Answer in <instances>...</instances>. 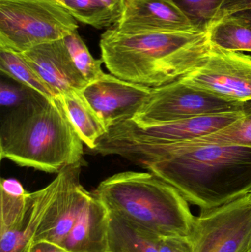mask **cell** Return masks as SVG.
<instances>
[{"mask_svg": "<svg viewBox=\"0 0 251 252\" xmlns=\"http://www.w3.org/2000/svg\"><path fill=\"white\" fill-rule=\"evenodd\" d=\"M102 60L112 75L159 88L187 76L207 59L209 32H122L111 27L100 37Z\"/></svg>", "mask_w": 251, "mask_h": 252, "instance_id": "6da1fadb", "label": "cell"}, {"mask_svg": "<svg viewBox=\"0 0 251 252\" xmlns=\"http://www.w3.org/2000/svg\"><path fill=\"white\" fill-rule=\"evenodd\" d=\"M141 166L202 210L221 207L251 192L250 147L178 148L159 153Z\"/></svg>", "mask_w": 251, "mask_h": 252, "instance_id": "7a4b0ae2", "label": "cell"}, {"mask_svg": "<svg viewBox=\"0 0 251 252\" xmlns=\"http://www.w3.org/2000/svg\"><path fill=\"white\" fill-rule=\"evenodd\" d=\"M1 159L47 173L82 164L84 142L59 96L32 91L2 122Z\"/></svg>", "mask_w": 251, "mask_h": 252, "instance_id": "3957f363", "label": "cell"}, {"mask_svg": "<svg viewBox=\"0 0 251 252\" xmlns=\"http://www.w3.org/2000/svg\"><path fill=\"white\" fill-rule=\"evenodd\" d=\"M93 192L109 213L156 235L190 237L193 233L195 216L187 200L150 172L116 173Z\"/></svg>", "mask_w": 251, "mask_h": 252, "instance_id": "277c9868", "label": "cell"}, {"mask_svg": "<svg viewBox=\"0 0 251 252\" xmlns=\"http://www.w3.org/2000/svg\"><path fill=\"white\" fill-rule=\"evenodd\" d=\"M78 28L56 0H0V47L24 53L63 39Z\"/></svg>", "mask_w": 251, "mask_h": 252, "instance_id": "5b68a950", "label": "cell"}, {"mask_svg": "<svg viewBox=\"0 0 251 252\" xmlns=\"http://www.w3.org/2000/svg\"><path fill=\"white\" fill-rule=\"evenodd\" d=\"M243 112L199 117L175 122L140 126L131 120L111 127L91 150L104 155L113 148L130 145H165L188 142L215 133L243 118Z\"/></svg>", "mask_w": 251, "mask_h": 252, "instance_id": "8992f818", "label": "cell"}, {"mask_svg": "<svg viewBox=\"0 0 251 252\" xmlns=\"http://www.w3.org/2000/svg\"><path fill=\"white\" fill-rule=\"evenodd\" d=\"M245 103H236L178 81L152 93L131 121L137 126L156 125L220 114L243 112Z\"/></svg>", "mask_w": 251, "mask_h": 252, "instance_id": "52a82bcc", "label": "cell"}, {"mask_svg": "<svg viewBox=\"0 0 251 252\" xmlns=\"http://www.w3.org/2000/svg\"><path fill=\"white\" fill-rule=\"evenodd\" d=\"M193 252H249L251 242V192L195 217Z\"/></svg>", "mask_w": 251, "mask_h": 252, "instance_id": "ba28073f", "label": "cell"}, {"mask_svg": "<svg viewBox=\"0 0 251 252\" xmlns=\"http://www.w3.org/2000/svg\"><path fill=\"white\" fill-rule=\"evenodd\" d=\"M180 81L228 101H251V56L212 46L206 61Z\"/></svg>", "mask_w": 251, "mask_h": 252, "instance_id": "9c48e42d", "label": "cell"}, {"mask_svg": "<svg viewBox=\"0 0 251 252\" xmlns=\"http://www.w3.org/2000/svg\"><path fill=\"white\" fill-rule=\"evenodd\" d=\"M81 164L61 170L49 184L50 201L31 244L45 241L63 245L92 195L80 182Z\"/></svg>", "mask_w": 251, "mask_h": 252, "instance_id": "30bf717a", "label": "cell"}, {"mask_svg": "<svg viewBox=\"0 0 251 252\" xmlns=\"http://www.w3.org/2000/svg\"><path fill=\"white\" fill-rule=\"evenodd\" d=\"M152 89L105 73L81 91L109 130L132 120L151 94Z\"/></svg>", "mask_w": 251, "mask_h": 252, "instance_id": "8fae6325", "label": "cell"}, {"mask_svg": "<svg viewBox=\"0 0 251 252\" xmlns=\"http://www.w3.org/2000/svg\"><path fill=\"white\" fill-rule=\"evenodd\" d=\"M113 28L122 32H196L171 0H121Z\"/></svg>", "mask_w": 251, "mask_h": 252, "instance_id": "7c38bea8", "label": "cell"}, {"mask_svg": "<svg viewBox=\"0 0 251 252\" xmlns=\"http://www.w3.org/2000/svg\"><path fill=\"white\" fill-rule=\"evenodd\" d=\"M21 53L56 96L82 90L88 84L74 65L63 39Z\"/></svg>", "mask_w": 251, "mask_h": 252, "instance_id": "4fadbf2b", "label": "cell"}, {"mask_svg": "<svg viewBox=\"0 0 251 252\" xmlns=\"http://www.w3.org/2000/svg\"><path fill=\"white\" fill-rule=\"evenodd\" d=\"M108 252H193L190 237L162 236L109 213Z\"/></svg>", "mask_w": 251, "mask_h": 252, "instance_id": "5bb4252c", "label": "cell"}, {"mask_svg": "<svg viewBox=\"0 0 251 252\" xmlns=\"http://www.w3.org/2000/svg\"><path fill=\"white\" fill-rule=\"evenodd\" d=\"M109 212L92 192L62 247L69 252H108Z\"/></svg>", "mask_w": 251, "mask_h": 252, "instance_id": "9a60e30c", "label": "cell"}, {"mask_svg": "<svg viewBox=\"0 0 251 252\" xmlns=\"http://www.w3.org/2000/svg\"><path fill=\"white\" fill-rule=\"evenodd\" d=\"M204 145H240L251 148V101L245 103L243 118L215 133L181 143L139 145L136 153L141 159L146 160L164 151Z\"/></svg>", "mask_w": 251, "mask_h": 252, "instance_id": "2e32d148", "label": "cell"}, {"mask_svg": "<svg viewBox=\"0 0 251 252\" xmlns=\"http://www.w3.org/2000/svg\"><path fill=\"white\" fill-rule=\"evenodd\" d=\"M50 198L49 185L31 192L28 209L10 228L0 230V252H22L30 245Z\"/></svg>", "mask_w": 251, "mask_h": 252, "instance_id": "e0dca14e", "label": "cell"}, {"mask_svg": "<svg viewBox=\"0 0 251 252\" xmlns=\"http://www.w3.org/2000/svg\"><path fill=\"white\" fill-rule=\"evenodd\" d=\"M59 97L81 140L87 148L94 149L109 130L101 118L90 106L81 90H72Z\"/></svg>", "mask_w": 251, "mask_h": 252, "instance_id": "ac0fdd59", "label": "cell"}, {"mask_svg": "<svg viewBox=\"0 0 251 252\" xmlns=\"http://www.w3.org/2000/svg\"><path fill=\"white\" fill-rule=\"evenodd\" d=\"M0 70L24 87L44 97L47 98L57 97L21 53L0 47Z\"/></svg>", "mask_w": 251, "mask_h": 252, "instance_id": "d6986e66", "label": "cell"}, {"mask_svg": "<svg viewBox=\"0 0 251 252\" xmlns=\"http://www.w3.org/2000/svg\"><path fill=\"white\" fill-rule=\"evenodd\" d=\"M212 46L228 51L251 52V27L223 19L212 25L209 31Z\"/></svg>", "mask_w": 251, "mask_h": 252, "instance_id": "ffe728a7", "label": "cell"}, {"mask_svg": "<svg viewBox=\"0 0 251 252\" xmlns=\"http://www.w3.org/2000/svg\"><path fill=\"white\" fill-rule=\"evenodd\" d=\"M63 7L78 22L96 29L111 28L117 21L101 0H63Z\"/></svg>", "mask_w": 251, "mask_h": 252, "instance_id": "44dd1931", "label": "cell"}, {"mask_svg": "<svg viewBox=\"0 0 251 252\" xmlns=\"http://www.w3.org/2000/svg\"><path fill=\"white\" fill-rule=\"evenodd\" d=\"M195 31L209 32L225 0H171Z\"/></svg>", "mask_w": 251, "mask_h": 252, "instance_id": "7402d4cb", "label": "cell"}, {"mask_svg": "<svg viewBox=\"0 0 251 252\" xmlns=\"http://www.w3.org/2000/svg\"><path fill=\"white\" fill-rule=\"evenodd\" d=\"M63 41L74 65L88 84L104 75L102 69L103 60L91 56L78 31L69 34Z\"/></svg>", "mask_w": 251, "mask_h": 252, "instance_id": "603a6c76", "label": "cell"}, {"mask_svg": "<svg viewBox=\"0 0 251 252\" xmlns=\"http://www.w3.org/2000/svg\"><path fill=\"white\" fill-rule=\"evenodd\" d=\"M251 10V0H225L217 16L216 22L237 12Z\"/></svg>", "mask_w": 251, "mask_h": 252, "instance_id": "cb8c5ba5", "label": "cell"}, {"mask_svg": "<svg viewBox=\"0 0 251 252\" xmlns=\"http://www.w3.org/2000/svg\"><path fill=\"white\" fill-rule=\"evenodd\" d=\"M27 99V98H26ZM26 99L22 97V93L18 89L8 84H1L0 89V103L2 106H19Z\"/></svg>", "mask_w": 251, "mask_h": 252, "instance_id": "d4e9b609", "label": "cell"}, {"mask_svg": "<svg viewBox=\"0 0 251 252\" xmlns=\"http://www.w3.org/2000/svg\"><path fill=\"white\" fill-rule=\"evenodd\" d=\"M29 252H69L60 246L45 241L32 243L29 245Z\"/></svg>", "mask_w": 251, "mask_h": 252, "instance_id": "484cf974", "label": "cell"}, {"mask_svg": "<svg viewBox=\"0 0 251 252\" xmlns=\"http://www.w3.org/2000/svg\"><path fill=\"white\" fill-rule=\"evenodd\" d=\"M224 19H231V20L235 21V22H239V23L251 27V10L237 12V13L230 15V16L224 18Z\"/></svg>", "mask_w": 251, "mask_h": 252, "instance_id": "4316f807", "label": "cell"}, {"mask_svg": "<svg viewBox=\"0 0 251 252\" xmlns=\"http://www.w3.org/2000/svg\"><path fill=\"white\" fill-rule=\"evenodd\" d=\"M101 1L106 4V7H109L112 10V13L115 15L118 20L120 16L121 10H122L121 0H101Z\"/></svg>", "mask_w": 251, "mask_h": 252, "instance_id": "83f0119b", "label": "cell"}, {"mask_svg": "<svg viewBox=\"0 0 251 252\" xmlns=\"http://www.w3.org/2000/svg\"><path fill=\"white\" fill-rule=\"evenodd\" d=\"M56 1H57L60 5H62L63 7V0H56Z\"/></svg>", "mask_w": 251, "mask_h": 252, "instance_id": "f1b7e54d", "label": "cell"}, {"mask_svg": "<svg viewBox=\"0 0 251 252\" xmlns=\"http://www.w3.org/2000/svg\"><path fill=\"white\" fill-rule=\"evenodd\" d=\"M29 246H28L27 248H25V250H23L22 252H29Z\"/></svg>", "mask_w": 251, "mask_h": 252, "instance_id": "f546056e", "label": "cell"}, {"mask_svg": "<svg viewBox=\"0 0 251 252\" xmlns=\"http://www.w3.org/2000/svg\"><path fill=\"white\" fill-rule=\"evenodd\" d=\"M249 252H251V242L250 247H249Z\"/></svg>", "mask_w": 251, "mask_h": 252, "instance_id": "4dcf8cb0", "label": "cell"}]
</instances>
